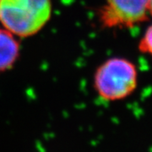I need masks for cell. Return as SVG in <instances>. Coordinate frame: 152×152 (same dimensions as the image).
<instances>
[{
    "mask_svg": "<svg viewBox=\"0 0 152 152\" xmlns=\"http://www.w3.org/2000/svg\"><path fill=\"white\" fill-rule=\"evenodd\" d=\"M51 0H0V24L17 37L37 34L52 16Z\"/></svg>",
    "mask_w": 152,
    "mask_h": 152,
    "instance_id": "cell-1",
    "label": "cell"
},
{
    "mask_svg": "<svg viewBox=\"0 0 152 152\" xmlns=\"http://www.w3.org/2000/svg\"><path fill=\"white\" fill-rule=\"evenodd\" d=\"M138 71L130 60L114 57L98 66L93 77L97 95L107 102H117L131 96L137 88Z\"/></svg>",
    "mask_w": 152,
    "mask_h": 152,
    "instance_id": "cell-2",
    "label": "cell"
},
{
    "mask_svg": "<svg viewBox=\"0 0 152 152\" xmlns=\"http://www.w3.org/2000/svg\"><path fill=\"white\" fill-rule=\"evenodd\" d=\"M150 0H104L98 20L108 29L133 28L148 20Z\"/></svg>",
    "mask_w": 152,
    "mask_h": 152,
    "instance_id": "cell-3",
    "label": "cell"
},
{
    "mask_svg": "<svg viewBox=\"0 0 152 152\" xmlns=\"http://www.w3.org/2000/svg\"><path fill=\"white\" fill-rule=\"evenodd\" d=\"M20 53L17 37L0 27V73L10 70L15 64Z\"/></svg>",
    "mask_w": 152,
    "mask_h": 152,
    "instance_id": "cell-4",
    "label": "cell"
},
{
    "mask_svg": "<svg viewBox=\"0 0 152 152\" xmlns=\"http://www.w3.org/2000/svg\"><path fill=\"white\" fill-rule=\"evenodd\" d=\"M139 51L152 57V24H151L146 31H145L143 37L140 38L138 45Z\"/></svg>",
    "mask_w": 152,
    "mask_h": 152,
    "instance_id": "cell-5",
    "label": "cell"
},
{
    "mask_svg": "<svg viewBox=\"0 0 152 152\" xmlns=\"http://www.w3.org/2000/svg\"><path fill=\"white\" fill-rule=\"evenodd\" d=\"M150 16L152 17V0H150Z\"/></svg>",
    "mask_w": 152,
    "mask_h": 152,
    "instance_id": "cell-6",
    "label": "cell"
}]
</instances>
